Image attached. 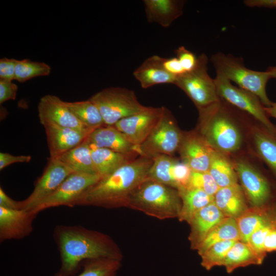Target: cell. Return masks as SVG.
Segmentation results:
<instances>
[{"label": "cell", "mask_w": 276, "mask_h": 276, "mask_svg": "<svg viewBox=\"0 0 276 276\" xmlns=\"http://www.w3.org/2000/svg\"><path fill=\"white\" fill-rule=\"evenodd\" d=\"M162 107H146L142 111L120 120L114 125L134 145L140 146L147 138L157 123Z\"/></svg>", "instance_id": "obj_14"}, {"label": "cell", "mask_w": 276, "mask_h": 276, "mask_svg": "<svg viewBox=\"0 0 276 276\" xmlns=\"http://www.w3.org/2000/svg\"><path fill=\"white\" fill-rule=\"evenodd\" d=\"M38 213L33 210L0 206V242L24 239L33 230V222Z\"/></svg>", "instance_id": "obj_16"}, {"label": "cell", "mask_w": 276, "mask_h": 276, "mask_svg": "<svg viewBox=\"0 0 276 276\" xmlns=\"http://www.w3.org/2000/svg\"><path fill=\"white\" fill-rule=\"evenodd\" d=\"M234 169L245 197L251 206L268 205L272 197V190L267 178L242 159L236 160Z\"/></svg>", "instance_id": "obj_11"}, {"label": "cell", "mask_w": 276, "mask_h": 276, "mask_svg": "<svg viewBox=\"0 0 276 276\" xmlns=\"http://www.w3.org/2000/svg\"><path fill=\"white\" fill-rule=\"evenodd\" d=\"M121 266V261L99 258L84 261L81 272L76 276H116Z\"/></svg>", "instance_id": "obj_32"}, {"label": "cell", "mask_w": 276, "mask_h": 276, "mask_svg": "<svg viewBox=\"0 0 276 276\" xmlns=\"http://www.w3.org/2000/svg\"><path fill=\"white\" fill-rule=\"evenodd\" d=\"M224 217L214 201L196 212L188 223L191 248L196 250L212 229Z\"/></svg>", "instance_id": "obj_19"}, {"label": "cell", "mask_w": 276, "mask_h": 276, "mask_svg": "<svg viewBox=\"0 0 276 276\" xmlns=\"http://www.w3.org/2000/svg\"><path fill=\"white\" fill-rule=\"evenodd\" d=\"M240 185L219 188L214 196V201L225 217L236 219L248 208Z\"/></svg>", "instance_id": "obj_22"}, {"label": "cell", "mask_w": 276, "mask_h": 276, "mask_svg": "<svg viewBox=\"0 0 276 276\" xmlns=\"http://www.w3.org/2000/svg\"><path fill=\"white\" fill-rule=\"evenodd\" d=\"M53 238L60 255L61 265L53 276H75L87 260L108 258L122 261L117 243L103 233L81 225H57Z\"/></svg>", "instance_id": "obj_1"}, {"label": "cell", "mask_w": 276, "mask_h": 276, "mask_svg": "<svg viewBox=\"0 0 276 276\" xmlns=\"http://www.w3.org/2000/svg\"><path fill=\"white\" fill-rule=\"evenodd\" d=\"M276 227L273 224L264 226L255 231L247 242L259 258L263 262L266 252L264 249V242L269 231Z\"/></svg>", "instance_id": "obj_38"}, {"label": "cell", "mask_w": 276, "mask_h": 276, "mask_svg": "<svg viewBox=\"0 0 276 276\" xmlns=\"http://www.w3.org/2000/svg\"><path fill=\"white\" fill-rule=\"evenodd\" d=\"M31 160L30 155H13L8 153H0V170L12 164L29 163Z\"/></svg>", "instance_id": "obj_42"}, {"label": "cell", "mask_w": 276, "mask_h": 276, "mask_svg": "<svg viewBox=\"0 0 276 276\" xmlns=\"http://www.w3.org/2000/svg\"><path fill=\"white\" fill-rule=\"evenodd\" d=\"M183 133L170 111L162 106L157 123L145 141L139 146V154L151 158L159 154L172 156L178 150Z\"/></svg>", "instance_id": "obj_8"}, {"label": "cell", "mask_w": 276, "mask_h": 276, "mask_svg": "<svg viewBox=\"0 0 276 276\" xmlns=\"http://www.w3.org/2000/svg\"><path fill=\"white\" fill-rule=\"evenodd\" d=\"M219 97L257 121L267 131L276 137V127L270 121L265 106L254 94L233 85L224 77L216 74L214 79Z\"/></svg>", "instance_id": "obj_9"}, {"label": "cell", "mask_w": 276, "mask_h": 276, "mask_svg": "<svg viewBox=\"0 0 276 276\" xmlns=\"http://www.w3.org/2000/svg\"><path fill=\"white\" fill-rule=\"evenodd\" d=\"M162 63L165 70L176 77L185 73L176 57L172 58L163 57Z\"/></svg>", "instance_id": "obj_43"}, {"label": "cell", "mask_w": 276, "mask_h": 276, "mask_svg": "<svg viewBox=\"0 0 276 276\" xmlns=\"http://www.w3.org/2000/svg\"><path fill=\"white\" fill-rule=\"evenodd\" d=\"M89 99L98 107L106 126H113L146 107L139 101L133 90L121 87L104 88Z\"/></svg>", "instance_id": "obj_6"}, {"label": "cell", "mask_w": 276, "mask_h": 276, "mask_svg": "<svg viewBox=\"0 0 276 276\" xmlns=\"http://www.w3.org/2000/svg\"><path fill=\"white\" fill-rule=\"evenodd\" d=\"M215 150L197 133H183L177 152L193 171L208 172Z\"/></svg>", "instance_id": "obj_15"}, {"label": "cell", "mask_w": 276, "mask_h": 276, "mask_svg": "<svg viewBox=\"0 0 276 276\" xmlns=\"http://www.w3.org/2000/svg\"><path fill=\"white\" fill-rule=\"evenodd\" d=\"M227 240H240V236L236 220L224 217L212 229L196 250L200 255L213 244Z\"/></svg>", "instance_id": "obj_28"}, {"label": "cell", "mask_w": 276, "mask_h": 276, "mask_svg": "<svg viewBox=\"0 0 276 276\" xmlns=\"http://www.w3.org/2000/svg\"><path fill=\"white\" fill-rule=\"evenodd\" d=\"M91 148L94 168L101 178L109 175L140 155L137 153H122L106 148Z\"/></svg>", "instance_id": "obj_24"}, {"label": "cell", "mask_w": 276, "mask_h": 276, "mask_svg": "<svg viewBox=\"0 0 276 276\" xmlns=\"http://www.w3.org/2000/svg\"><path fill=\"white\" fill-rule=\"evenodd\" d=\"M267 71L269 73L271 79H276V66L269 67Z\"/></svg>", "instance_id": "obj_48"}, {"label": "cell", "mask_w": 276, "mask_h": 276, "mask_svg": "<svg viewBox=\"0 0 276 276\" xmlns=\"http://www.w3.org/2000/svg\"><path fill=\"white\" fill-rule=\"evenodd\" d=\"M143 3L147 20L168 28L182 14L185 2L179 0H144Z\"/></svg>", "instance_id": "obj_21"}, {"label": "cell", "mask_w": 276, "mask_h": 276, "mask_svg": "<svg viewBox=\"0 0 276 276\" xmlns=\"http://www.w3.org/2000/svg\"><path fill=\"white\" fill-rule=\"evenodd\" d=\"M175 53L185 72H189L194 68L197 57L191 51L181 46L175 50Z\"/></svg>", "instance_id": "obj_39"}, {"label": "cell", "mask_w": 276, "mask_h": 276, "mask_svg": "<svg viewBox=\"0 0 276 276\" xmlns=\"http://www.w3.org/2000/svg\"><path fill=\"white\" fill-rule=\"evenodd\" d=\"M91 150L90 146L85 139L80 144L57 158L73 172L96 174L97 173L93 164Z\"/></svg>", "instance_id": "obj_25"}, {"label": "cell", "mask_w": 276, "mask_h": 276, "mask_svg": "<svg viewBox=\"0 0 276 276\" xmlns=\"http://www.w3.org/2000/svg\"><path fill=\"white\" fill-rule=\"evenodd\" d=\"M192 172L190 167L182 161L175 159L172 170L175 189L180 191L187 188Z\"/></svg>", "instance_id": "obj_37"}, {"label": "cell", "mask_w": 276, "mask_h": 276, "mask_svg": "<svg viewBox=\"0 0 276 276\" xmlns=\"http://www.w3.org/2000/svg\"><path fill=\"white\" fill-rule=\"evenodd\" d=\"M37 108L39 119L43 127L56 126L82 130L96 129L81 122L70 110L65 102L56 96H43L39 100Z\"/></svg>", "instance_id": "obj_13"}, {"label": "cell", "mask_w": 276, "mask_h": 276, "mask_svg": "<svg viewBox=\"0 0 276 276\" xmlns=\"http://www.w3.org/2000/svg\"><path fill=\"white\" fill-rule=\"evenodd\" d=\"M211 61L216 74L236 83L240 88L256 95L265 107L270 106L272 102L266 93V84L271 79L265 72L256 71L245 67L242 59L233 55L218 52L212 55Z\"/></svg>", "instance_id": "obj_5"}, {"label": "cell", "mask_w": 276, "mask_h": 276, "mask_svg": "<svg viewBox=\"0 0 276 276\" xmlns=\"http://www.w3.org/2000/svg\"><path fill=\"white\" fill-rule=\"evenodd\" d=\"M0 206L8 209H20L19 201H16L11 198L3 190L2 187L0 188Z\"/></svg>", "instance_id": "obj_44"}, {"label": "cell", "mask_w": 276, "mask_h": 276, "mask_svg": "<svg viewBox=\"0 0 276 276\" xmlns=\"http://www.w3.org/2000/svg\"><path fill=\"white\" fill-rule=\"evenodd\" d=\"M199 111L197 133L211 147L222 153L234 152L240 148L241 134L221 98L218 103Z\"/></svg>", "instance_id": "obj_3"}, {"label": "cell", "mask_w": 276, "mask_h": 276, "mask_svg": "<svg viewBox=\"0 0 276 276\" xmlns=\"http://www.w3.org/2000/svg\"><path fill=\"white\" fill-rule=\"evenodd\" d=\"M86 141L91 147L106 148L125 154H139V146L132 144L113 126L104 125L95 129Z\"/></svg>", "instance_id": "obj_18"}, {"label": "cell", "mask_w": 276, "mask_h": 276, "mask_svg": "<svg viewBox=\"0 0 276 276\" xmlns=\"http://www.w3.org/2000/svg\"><path fill=\"white\" fill-rule=\"evenodd\" d=\"M101 178L97 174L73 172L53 193L31 210L39 213L53 207L66 206L73 208L76 206L82 195Z\"/></svg>", "instance_id": "obj_10"}, {"label": "cell", "mask_w": 276, "mask_h": 276, "mask_svg": "<svg viewBox=\"0 0 276 276\" xmlns=\"http://www.w3.org/2000/svg\"><path fill=\"white\" fill-rule=\"evenodd\" d=\"M187 189H199L214 197L219 187L209 172L192 171Z\"/></svg>", "instance_id": "obj_36"}, {"label": "cell", "mask_w": 276, "mask_h": 276, "mask_svg": "<svg viewBox=\"0 0 276 276\" xmlns=\"http://www.w3.org/2000/svg\"><path fill=\"white\" fill-rule=\"evenodd\" d=\"M48 64L33 61L28 59L17 60L15 73V80L24 82L34 77L48 76L51 72Z\"/></svg>", "instance_id": "obj_34"}, {"label": "cell", "mask_w": 276, "mask_h": 276, "mask_svg": "<svg viewBox=\"0 0 276 276\" xmlns=\"http://www.w3.org/2000/svg\"><path fill=\"white\" fill-rule=\"evenodd\" d=\"M181 208L176 189L148 178L133 191L127 205L160 220L178 218Z\"/></svg>", "instance_id": "obj_4"}, {"label": "cell", "mask_w": 276, "mask_h": 276, "mask_svg": "<svg viewBox=\"0 0 276 276\" xmlns=\"http://www.w3.org/2000/svg\"><path fill=\"white\" fill-rule=\"evenodd\" d=\"M18 86L11 81L0 79V104L15 100Z\"/></svg>", "instance_id": "obj_41"}, {"label": "cell", "mask_w": 276, "mask_h": 276, "mask_svg": "<svg viewBox=\"0 0 276 276\" xmlns=\"http://www.w3.org/2000/svg\"><path fill=\"white\" fill-rule=\"evenodd\" d=\"M152 163V158L139 155L102 177L82 195L77 205L106 209L127 208L131 194L147 177Z\"/></svg>", "instance_id": "obj_2"}, {"label": "cell", "mask_w": 276, "mask_h": 276, "mask_svg": "<svg viewBox=\"0 0 276 276\" xmlns=\"http://www.w3.org/2000/svg\"><path fill=\"white\" fill-rule=\"evenodd\" d=\"M208 57L201 54L194 68L177 76L174 84L186 93L198 109L220 100L215 80L208 73Z\"/></svg>", "instance_id": "obj_7"}, {"label": "cell", "mask_w": 276, "mask_h": 276, "mask_svg": "<svg viewBox=\"0 0 276 276\" xmlns=\"http://www.w3.org/2000/svg\"><path fill=\"white\" fill-rule=\"evenodd\" d=\"M178 193L181 208L177 218L188 223L196 212L214 201L213 196L199 189H186Z\"/></svg>", "instance_id": "obj_27"}, {"label": "cell", "mask_w": 276, "mask_h": 276, "mask_svg": "<svg viewBox=\"0 0 276 276\" xmlns=\"http://www.w3.org/2000/svg\"><path fill=\"white\" fill-rule=\"evenodd\" d=\"M266 252L276 251V228H272L266 236L264 242Z\"/></svg>", "instance_id": "obj_45"}, {"label": "cell", "mask_w": 276, "mask_h": 276, "mask_svg": "<svg viewBox=\"0 0 276 276\" xmlns=\"http://www.w3.org/2000/svg\"><path fill=\"white\" fill-rule=\"evenodd\" d=\"M73 171L58 158H50L31 194L19 201L20 209L31 210L53 193Z\"/></svg>", "instance_id": "obj_12"}, {"label": "cell", "mask_w": 276, "mask_h": 276, "mask_svg": "<svg viewBox=\"0 0 276 276\" xmlns=\"http://www.w3.org/2000/svg\"><path fill=\"white\" fill-rule=\"evenodd\" d=\"M162 58L153 55L145 60L133 72L134 78L144 89L163 84H174L176 77L164 68Z\"/></svg>", "instance_id": "obj_20"}, {"label": "cell", "mask_w": 276, "mask_h": 276, "mask_svg": "<svg viewBox=\"0 0 276 276\" xmlns=\"http://www.w3.org/2000/svg\"><path fill=\"white\" fill-rule=\"evenodd\" d=\"M271 209H272L274 222L276 227V203L274 205V206L271 207Z\"/></svg>", "instance_id": "obj_49"}, {"label": "cell", "mask_w": 276, "mask_h": 276, "mask_svg": "<svg viewBox=\"0 0 276 276\" xmlns=\"http://www.w3.org/2000/svg\"><path fill=\"white\" fill-rule=\"evenodd\" d=\"M262 263L247 243L238 240L228 251L222 266L228 273H231L238 268Z\"/></svg>", "instance_id": "obj_26"}, {"label": "cell", "mask_w": 276, "mask_h": 276, "mask_svg": "<svg viewBox=\"0 0 276 276\" xmlns=\"http://www.w3.org/2000/svg\"><path fill=\"white\" fill-rule=\"evenodd\" d=\"M253 140L258 155L276 176V137L263 128H257L254 131Z\"/></svg>", "instance_id": "obj_30"}, {"label": "cell", "mask_w": 276, "mask_h": 276, "mask_svg": "<svg viewBox=\"0 0 276 276\" xmlns=\"http://www.w3.org/2000/svg\"><path fill=\"white\" fill-rule=\"evenodd\" d=\"M265 110L268 117L276 119V103H273L269 107H265Z\"/></svg>", "instance_id": "obj_47"}, {"label": "cell", "mask_w": 276, "mask_h": 276, "mask_svg": "<svg viewBox=\"0 0 276 276\" xmlns=\"http://www.w3.org/2000/svg\"><path fill=\"white\" fill-rule=\"evenodd\" d=\"M244 3L250 7L276 8V0H246Z\"/></svg>", "instance_id": "obj_46"}, {"label": "cell", "mask_w": 276, "mask_h": 276, "mask_svg": "<svg viewBox=\"0 0 276 276\" xmlns=\"http://www.w3.org/2000/svg\"><path fill=\"white\" fill-rule=\"evenodd\" d=\"M240 240L247 243L250 236L260 228L269 224L275 226L271 207L248 208L236 219Z\"/></svg>", "instance_id": "obj_23"}, {"label": "cell", "mask_w": 276, "mask_h": 276, "mask_svg": "<svg viewBox=\"0 0 276 276\" xmlns=\"http://www.w3.org/2000/svg\"><path fill=\"white\" fill-rule=\"evenodd\" d=\"M208 172L219 188L238 183V178L234 167L223 153L215 150Z\"/></svg>", "instance_id": "obj_29"}, {"label": "cell", "mask_w": 276, "mask_h": 276, "mask_svg": "<svg viewBox=\"0 0 276 276\" xmlns=\"http://www.w3.org/2000/svg\"><path fill=\"white\" fill-rule=\"evenodd\" d=\"M152 158L153 163L147 178L175 189L172 170L176 159L172 156L165 154L157 155Z\"/></svg>", "instance_id": "obj_33"}, {"label": "cell", "mask_w": 276, "mask_h": 276, "mask_svg": "<svg viewBox=\"0 0 276 276\" xmlns=\"http://www.w3.org/2000/svg\"><path fill=\"white\" fill-rule=\"evenodd\" d=\"M50 158H57L82 143L94 130L44 126Z\"/></svg>", "instance_id": "obj_17"}, {"label": "cell", "mask_w": 276, "mask_h": 276, "mask_svg": "<svg viewBox=\"0 0 276 276\" xmlns=\"http://www.w3.org/2000/svg\"><path fill=\"white\" fill-rule=\"evenodd\" d=\"M65 103L76 118L86 126L97 129L105 125L98 107L90 99Z\"/></svg>", "instance_id": "obj_31"}, {"label": "cell", "mask_w": 276, "mask_h": 276, "mask_svg": "<svg viewBox=\"0 0 276 276\" xmlns=\"http://www.w3.org/2000/svg\"><path fill=\"white\" fill-rule=\"evenodd\" d=\"M16 59L3 58L0 60V79L15 80Z\"/></svg>", "instance_id": "obj_40"}, {"label": "cell", "mask_w": 276, "mask_h": 276, "mask_svg": "<svg viewBox=\"0 0 276 276\" xmlns=\"http://www.w3.org/2000/svg\"><path fill=\"white\" fill-rule=\"evenodd\" d=\"M236 241L227 240L216 243L200 255L201 265L209 270L215 266H222L226 255Z\"/></svg>", "instance_id": "obj_35"}]
</instances>
